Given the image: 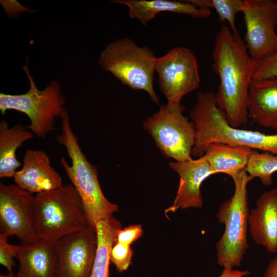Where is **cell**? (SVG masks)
I'll list each match as a JSON object with an SVG mask.
<instances>
[{
  "instance_id": "6da1fadb",
  "label": "cell",
  "mask_w": 277,
  "mask_h": 277,
  "mask_svg": "<svg viewBox=\"0 0 277 277\" xmlns=\"http://www.w3.org/2000/svg\"><path fill=\"white\" fill-rule=\"evenodd\" d=\"M212 68L220 80L215 93L216 105L232 127L248 120V101L256 62L250 56L239 32L223 24L212 50Z\"/></svg>"
},
{
  "instance_id": "7a4b0ae2",
  "label": "cell",
  "mask_w": 277,
  "mask_h": 277,
  "mask_svg": "<svg viewBox=\"0 0 277 277\" xmlns=\"http://www.w3.org/2000/svg\"><path fill=\"white\" fill-rule=\"evenodd\" d=\"M61 118L62 131L56 140L65 148L71 165L64 156L60 159V164L81 198L89 224L95 227L98 221L112 216L118 210V205L110 202L104 195L98 181L97 167L83 152L78 138L70 125L67 110Z\"/></svg>"
},
{
  "instance_id": "3957f363",
  "label": "cell",
  "mask_w": 277,
  "mask_h": 277,
  "mask_svg": "<svg viewBox=\"0 0 277 277\" xmlns=\"http://www.w3.org/2000/svg\"><path fill=\"white\" fill-rule=\"evenodd\" d=\"M35 197L36 241L54 243L90 225L81 198L72 184L36 194Z\"/></svg>"
},
{
  "instance_id": "277c9868",
  "label": "cell",
  "mask_w": 277,
  "mask_h": 277,
  "mask_svg": "<svg viewBox=\"0 0 277 277\" xmlns=\"http://www.w3.org/2000/svg\"><path fill=\"white\" fill-rule=\"evenodd\" d=\"M231 178L233 194L220 204L216 212L217 219L225 228L215 248L218 264L223 268L233 269L241 266L249 248L247 185L252 179L245 170Z\"/></svg>"
},
{
  "instance_id": "5b68a950",
  "label": "cell",
  "mask_w": 277,
  "mask_h": 277,
  "mask_svg": "<svg viewBox=\"0 0 277 277\" xmlns=\"http://www.w3.org/2000/svg\"><path fill=\"white\" fill-rule=\"evenodd\" d=\"M156 60L149 47H139L132 39L125 38L108 44L101 52L98 63L123 84L133 90L146 91L159 104L153 88Z\"/></svg>"
},
{
  "instance_id": "8992f818",
  "label": "cell",
  "mask_w": 277,
  "mask_h": 277,
  "mask_svg": "<svg viewBox=\"0 0 277 277\" xmlns=\"http://www.w3.org/2000/svg\"><path fill=\"white\" fill-rule=\"evenodd\" d=\"M30 83L28 91L21 94L0 93V110L4 114L8 110L25 113L30 120L27 128L39 138H45L54 129L56 117H61L66 110V100L62 93L61 85L51 81L39 90L30 75L27 65L23 67Z\"/></svg>"
},
{
  "instance_id": "52a82bcc",
  "label": "cell",
  "mask_w": 277,
  "mask_h": 277,
  "mask_svg": "<svg viewBox=\"0 0 277 277\" xmlns=\"http://www.w3.org/2000/svg\"><path fill=\"white\" fill-rule=\"evenodd\" d=\"M184 110L181 103L167 102L143 123L163 154L177 162L192 159L195 141L194 125L183 114Z\"/></svg>"
},
{
  "instance_id": "ba28073f",
  "label": "cell",
  "mask_w": 277,
  "mask_h": 277,
  "mask_svg": "<svg viewBox=\"0 0 277 277\" xmlns=\"http://www.w3.org/2000/svg\"><path fill=\"white\" fill-rule=\"evenodd\" d=\"M199 65L194 53L184 47H175L157 58L155 70L159 86L168 103H180L200 85Z\"/></svg>"
},
{
  "instance_id": "9c48e42d",
  "label": "cell",
  "mask_w": 277,
  "mask_h": 277,
  "mask_svg": "<svg viewBox=\"0 0 277 277\" xmlns=\"http://www.w3.org/2000/svg\"><path fill=\"white\" fill-rule=\"evenodd\" d=\"M244 42L255 62L277 52V0H244Z\"/></svg>"
},
{
  "instance_id": "30bf717a",
  "label": "cell",
  "mask_w": 277,
  "mask_h": 277,
  "mask_svg": "<svg viewBox=\"0 0 277 277\" xmlns=\"http://www.w3.org/2000/svg\"><path fill=\"white\" fill-rule=\"evenodd\" d=\"M35 197L16 184L0 183L1 233L16 236L21 244L36 241L33 233Z\"/></svg>"
},
{
  "instance_id": "8fae6325",
  "label": "cell",
  "mask_w": 277,
  "mask_h": 277,
  "mask_svg": "<svg viewBox=\"0 0 277 277\" xmlns=\"http://www.w3.org/2000/svg\"><path fill=\"white\" fill-rule=\"evenodd\" d=\"M54 244L57 256V277H89L97 248L95 227L89 225Z\"/></svg>"
},
{
  "instance_id": "7c38bea8",
  "label": "cell",
  "mask_w": 277,
  "mask_h": 277,
  "mask_svg": "<svg viewBox=\"0 0 277 277\" xmlns=\"http://www.w3.org/2000/svg\"><path fill=\"white\" fill-rule=\"evenodd\" d=\"M169 166L179 175L180 182L175 197L165 213L189 208H202L203 201L201 187L212 175L209 165L204 155L196 159L171 162Z\"/></svg>"
},
{
  "instance_id": "4fadbf2b",
  "label": "cell",
  "mask_w": 277,
  "mask_h": 277,
  "mask_svg": "<svg viewBox=\"0 0 277 277\" xmlns=\"http://www.w3.org/2000/svg\"><path fill=\"white\" fill-rule=\"evenodd\" d=\"M13 179L15 184L32 194L55 190L63 185L61 176L51 166L48 155L42 150L25 151L22 168Z\"/></svg>"
},
{
  "instance_id": "5bb4252c",
  "label": "cell",
  "mask_w": 277,
  "mask_h": 277,
  "mask_svg": "<svg viewBox=\"0 0 277 277\" xmlns=\"http://www.w3.org/2000/svg\"><path fill=\"white\" fill-rule=\"evenodd\" d=\"M249 229L254 242L269 253L277 251V187L264 192L248 217Z\"/></svg>"
},
{
  "instance_id": "9a60e30c",
  "label": "cell",
  "mask_w": 277,
  "mask_h": 277,
  "mask_svg": "<svg viewBox=\"0 0 277 277\" xmlns=\"http://www.w3.org/2000/svg\"><path fill=\"white\" fill-rule=\"evenodd\" d=\"M19 245L17 277H57V256L54 243L36 241Z\"/></svg>"
},
{
  "instance_id": "2e32d148",
  "label": "cell",
  "mask_w": 277,
  "mask_h": 277,
  "mask_svg": "<svg viewBox=\"0 0 277 277\" xmlns=\"http://www.w3.org/2000/svg\"><path fill=\"white\" fill-rule=\"evenodd\" d=\"M248 118L277 131V78L253 80L248 101Z\"/></svg>"
},
{
  "instance_id": "e0dca14e",
  "label": "cell",
  "mask_w": 277,
  "mask_h": 277,
  "mask_svg": "<svg viewBox=\"0 0 277 277\" xmlns=\"http://www.w3.org/2000/svg\"><path fill=\"white\" fill-rule=\"evenodd\" d=\"M112 2L127 6L129 8V16L137 19L144 26L161 12L188 15L197 18H207L211 15L210 9L198 7L188 1L116 0Z\"/></svg>"
},
{
  "instance_id": "ac0fdd59",
  "label": "cell",
  "mask_w": 277,
  "mask_h": 277,
  "mask_svg": "<svg viewBox=\"0 0 277 277\" xmlns=\"http://www.w3.org/2000/svg\"><path fill=\"white\" fill-rule=\"evenodd\" d=\"M34 134L22 124L9 127L6 120L0 122V177H13L21 163L17 159L16 151Z\"/></svg>"
},
{
  "instance_id": "d6986e66",
  "label": "cell",
  "mask_w": 277,
  "mask_h": 277,
  "mask_svg": "<svg viewBox=\"0 0 277 277\" xmlns=\"http://www.w3.org/2000/svg\"><path fill=\"white\" fill-rule=\"evenodd\" d=\"M252 151L246 147L213 143L208 146L203 155L212 175L223 173L232 177L245 170Z\"/></svg>"
},
{
  "instance_id": "ffe728a7",
  "label": "cell",
  "mask_w": 277,
  "mask_h": 277,
  "mask_svg": "<svg viewBox=\"0 0 277 277\" xmlns=\"http://www.w3.org/2000/svg\"><path fill=\"white\" fill-rule=\"evenodd\" d=\"M121 228V223L113 216L96 223L97 248L89 277H109L110 252Z\"/></svg>"
},
{
  "instance_id": "44dd1931",
  "label": "cell",
  "mask_w": 277,
  "mask_h": 277,
  "mask_svg": "<svg viewBox=\"0 0 277 277\" xmlns=\"http://www.w3.org/2000/svg\"><path fill=\"white\" fill-rule=\"evenodd\" d=\"M245 170L252 180L259 178L263 185L269 186L273 174L277 172V155L253 150Z\"/></svg>"
},
{
  "instance_id": "7402d4cb",
  "label": "cell",
  "mask_w": 277,
  "mask_h": 277,
  "mask_svg": "<svg viewBox=\"0 0 277 277\" xmlns=\"http://www.w3.org/2000/svg\"><path fill=\"white\" fill-rule=\"evenodd\" d=\"M198 7L212 8L217 13L221 22H227L233 31H238L235 25V15L242 12L244 0H188Z\"/></svg>"
},
{
  "instance_id": "603a6c76",
  "label": "cell",
  "mask_w": 277,
  "mask_h": 277,
  "mask_svg": "<svg viewBox=\"0 0 277 277\" xmlns=\"http://www.w3.org/2000/svg\"><path fill=\"white\" fill-rule=\"evenodd\" d=\"M133 250L130 245L115 242L110 252V261L117 270L122 272L128 269L131 264Z\"/></svg>"
},
{
  "instance_id": "cb8c5ba5",
  "label": "cell",
  "mask_w": 277,
  "mask_h": 277,
  "mask_svg": "<svg viewBox=\"0 0 277 277\" xmlns=\"http://www.w3.org/2000/svg\"><path fill=\"white\" fill-rule=\"evenodd\" d=\"M8 237L5 234L0 233V264L8 272H11L13 267L16 266L14 258L17 257L20 245L9 243Z\"/></svg>"
},
{
  "instance_id": "d4e9b609",
  "label": "cell",
  "mask_w": 277,
  "mask_h": 277,
  "mask_svg": "<svg viewBox=\"0 0 277 277\" xmlns=\"http://www.w3.org/2000/svg\"><path fill=\"white\" fill-rule=\"evenodd\" d=\"M277 78V52L256 62L253 80Z\"/></svg>"
},
{
  "instance_id": "484cf974",
  "label": "cell",
  "mask_w": 277,
  "mask_h": 277,
  "mask_svg": "<svg viewBox=\"0 0 277 277\" xmlns=\"http://www.w3.org/2000/svg\"><path fill=\"white\" fill-rule=\"evenodd\" d=\"M143 230L141 225H130L118 230L115 242L131 245L143 235Z\"/></svg>"
},
{
  "instance_id": "4316f807",
  "label": "cell",
  "mask_w": 277,
  "mask_h": 277,
  "mask_svg": "<svg viewBox=\"0 0 277 277\" xmlns=\"http://www.w3.org/2000/svg\"><path fill=\"white\" fill-rule=\"evenodd\" d=\"M248 270H240L230 268H223L221 274L217 277H244L249 275Z\"/></svg>"
},
{
  "instance_id": "83f0119b",
  "label": "cell",
  "mask_w": 277,
  "mask_h": 277,
  "mask_svg": "<svg viewBox=\"0 0 277 277\" xmlns=\"http://www.w3.org/2000/svg\"><path fill=\"white\" fill-rule=\"evenodd\" d=\"M262 277H277V255L269 262Z\"/></svg>"
},
{
  "instance_id": "f1b7e54d",
  "label": "cell",
  "mask_w": 277,
  "mask_h": 277,
  "mask_svg": "<svg viewBox=\"0 0 277 277\" xmlns=\"http://www.w3.org/2000/svg\"><path fill=\"white\" fill-rule=\"evenodd\" d=\"M0 277H17L16 275H15L13 271L8 272V274H1Z\"/></svg>"
}]
</instances>
